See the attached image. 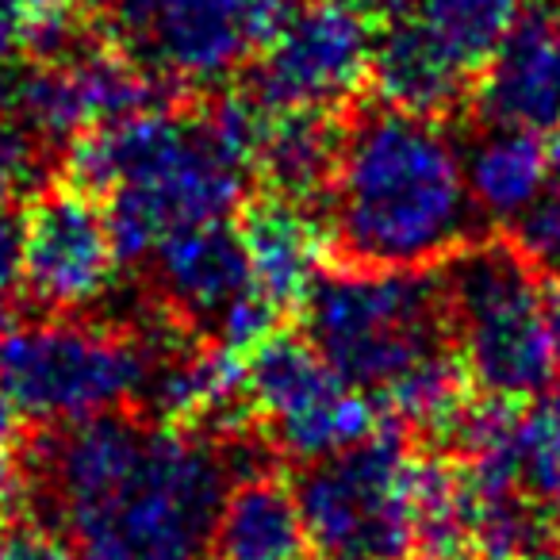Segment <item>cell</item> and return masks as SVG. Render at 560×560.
<instances>
[{
  "mask_svg": "<svg viewBox=\"0 0 560 560\" xmlns=\"http://www.w3.org/2000/svg\"><path fill=\"white\" fill-rule=\"evenodd\" d=\"M27 468L35 511L78 560H211L234 488L219 438L124 411L47 427Z\"/></svg>",
  "mask_w": 560,
  "mask_h": 560,
  "instance_id": "1",
  "label": "cell"
},
{
  "mask_svg": "<svg viewBox=\"0 0 560 560\" xmlns=\"http://www.w3.org/2000/svg\"><path fill=\"white\" fill-rule=\"evenodd\" d=\"M335 249L353 265L434 269L472 242L465 154L442 119L381 104L346 135L327 192Z\"/></svg>",
  "mask_w": 560,
  "mask_h": 560,
  "instance_id": "2",
  "label": "cell"
},
{
  "mask_svg": "<svg viewBox=\"0 0 560 560\" xmlns=\"http://www.w3.org/2000/svg\"><path fill=\"white\" fill-rule=\"evenodd\" d=\"M70 185L108 200L119 261H150L173 231L231 219L246 203V173L215 154L200 116L173 108L112 119L73 139Z\"/></svg>",
  "mask_w": 560,
  "mask_h": 560,
  "instance_id": "3",
  "label": "cell"
},
{
  "mask_svg": "<svg viewBox=\"0 0 560 560\" xmlns=\"http://www.w3.org/2000/svg\"><path fill=\"white\" fill-rule=\"evenodd\" d=\"M307 338L346 384L381 396L419 358L445 346L450 307L430 269H327L304 304Z\"/></svg>",
  "mask_w": 560,
  "mask_h": 560,
  "instance_id": "4",
  "label": "cell"
},
{
  "mask_svg": "<svg viewBox=\"0 0 560 560\" xmlns=\"http://www.w3.org/2000/svg\"><path fill=\"white\" fill-rule=\"evenodd\" d=\"M442 272L450 330L476 388L522 404L549 392L557 369L545 327V284L514 242H468Z\"/></svg>",
  "mask_w": 560,
  "mask_h": 560,
  "instance_id": "5",
  "label": "cell"
},
{
  "mask_svg": "<svg viewBox=\"0 0 560 560\" xmlns=\"http://www.w3.org/2000/svg\"><path fill=\"white\" fill-rule=\"evenodd\" d=\"M154 361L150 335L58 315L0 335V396L24 419L70 427L147 396Z\"/></svg>",
  "mask_w": 560,
  "mask_h": 560,
  "instance_id": "6",
  "label": "cell"
},
{
  "mask_svg": "<svg viewBox=\"0 0 560 560\" xmlns=\"http://www.w3.org/2000/svg\"><path fill=\"white\" fill-rule=\"evenodd\" d=\"M415 457L384 422L369 442L307 465L296 480L315 560H407L415 552Z\"/></svg>",
  "mask_w": 560,
  "mask_h": 560,
  "instance_id": "7",
  "label": "cell"
},
{
  "mask_svg": "<svg viewBox=\"0 0 560 560\" xmlns=\"http://www.w3.org/2000/svg\"><path fill=\"white\" fill-rule=\"evenodd\" d=\"M116 47L177 89H223L272 39L292 0H89Z\"/></svg>",
  "mask_w": 560,
  "mask_h": 560,
  "instance_id": "8",
  "label": "cell"
},
{
  "mask_svg": "<svg viewBox=\"0 0 560 560\" xmlns=\"http://www.w3.org/2000/svg\"><path fill=\"white\" fill-rule=\"evenodd\" d=\"M246 399L277 453L300 465L353 450L388 422L373 392L346 384L312 338L284 330L246 358Z\"/></svg>",
  "mask_w": 560,
  "mask_h": 560,
  "instance_id": "9",
  "label": "cell"
},
{
  "mask_svg": "<svg viewBox=\"0 0 560 560\" xmlns=\"http://www.w3.org/2000/svg\"><path fill=\"white\" fill-rule=\"evenodd\" d=\"M376 20L365 0H292L242 85L272 112H342L373 78Z\"/></svg>",
  "mask_w": 560,
  "mask_h": 560,
  "instance_id": "10",
  "label": "cell"
},
{
  "mask_svg": "<svg viewBox=\"0 0 560 560\" xmlns=\"http://www.w3.org/2000/svg\"><path fill=\"white\" fill-rule=\"evenodd\" d=\"M12 108L39 139L58 147L112 119L177 108V85L116 43H85L55 62H35V70L20 78Z\"/></svg>",
  "mask_w": 560,
  "mask_h": 560,
  "instance_id": "11",
  "label": "cell"
},
{
  "mask_svg": "<svg viewBox=\"0 0 560 560\" xmlns=\"http://www.w3.org/2000/svg\"><path fill=\"white\" fill-rule=\"evenodd\" d=\"M20 269L24 292L43 312L73 315L108 296L119 254L96 196L78 185H50L27 200Z\"/></svg>",
  "mask_w": 560,
  "mask_h": 560,
  "instance_id": "12",
  "label": "cell"
},
{
  "mask_svg": "<svg viewBox=\"0 0 560 560\" xmlns=\"http://www.w3.org/2000/svg\"><path fill=\"white\" fill-rule=\"evenodd\" d=\"M483 127L549 131L560 119V0H526L483 73L476 78Z\"/></svg>",
  "mask_w": 560,
  "mask_h": 560,
  "instance_id": "13",
  "label": "cell"
},
{
  "mask_svg": "<svg viewBox=\"0 0 560 560\" xmlns=\"http://www.w3.org/2000/svg\"><path fill=\"white\" fill-rule=\"evenodd\" d=\"M234 226L246 246L254 289L284 315L304 312L335 254L327 215H319L312 203L261 192L242 203Z\"/></svg>",
  "mask_w": 560,
  "mask_h": 560,
  "instance_id": "14",
  "label": "cell"
},
{
  "mask_svg": "<svg viewBox=\"0 0 560 560\" xmlns=\"http://www.w3.org/2000/svg\"><path fill=\"white\" fill-rule=\"evenodd\" d=\"M150 265L162 304L185 323H215L231 300L254 289L246 246L231 219L180 226L162 238Z\"/></svg>",
  "mask_w": 560,
  "mask_h": 560,
  "instance_id": "15",
  "label": "cell"
},
{
  "mask_svg": "<svg viewBox=\"0 0 560 560\" xmlns=\"http://www.w3.org/2000/svg\"><path fill=\"white\" fill-rule=\"evenodd\" d=\"M369 85L381 104L427 119L453 116L476 93L472 73H465L438 47L415 12L384 20V32L376 35Z\"/></svg>",
  "mask_w": 560,
  "mask_h": 560,
  "instance_id": "16",
  "label": "cell"
},
{
  "mask_svg": "<svg viewBox=\"0 0 560 560\" xmlns=\"http://www.w3.org/2000/svg\"><path fill=\"white\" fill-rule=\"evenodd\" d=\"M346 135H350V124L342 112H272L269 131L257 150L254 177L265 185V192L323 208L330 185H335L338 162H342Z\"/></svg>",
  "mask_w": 560,
  "mask_h": 560,
  "instance_id": "17",
  "label": "cell"
},
{
  "mask_svg": "<svg viewBox=\"0 0 560 560\" xmlns=\"http://www.w3.org/2000/svg\"><path fill=\"white\" fill-rule=\"evenodd\" d=\"M312 552L296 488L272 472L238 476L219 518L211 560H304Z\"/></svg>",
  "mask_w": 560,
  "mask_h": 560,
  "instance_id": "18",
  "label": "cell"
},
{
  "mask_svg": "<svg viewBox=\"0 0 560 560\" xmlns=\"http://www.w3.org/2000/svg\"><path fill=\"white\" fill-rule=\"evenodd\" d=\"M552 158L537 131L483 127L465 154V185L476 215L491 223H514L552 185Z\"/></svg>",
  "mask_w": 560,
  "mask_h": 560,
  "instance_id": "19",
  "label": "cell"
},
{
  "mask_svg": "<svg viewBox=\"0 0 560 560\" xmlns=\"http://www.w3.org/2000/svg\"><path fill=\"white\" fill-rule=\"evenodd\" d=\"M472 373L465 358L450 346H438L427 358H419L399 381H392L381 392V407L396 427L415 430V434L450 438L465 407L472 404Z\"/></svg>",
  "mask_w": 560,
  "mask_h": 560,
  "instance_id": "20",
  "label": "cell"
},
{
  "mask_svg": "<svg viewBox=\"0 0 560 560\" xmlns=\"http://www.w3.org/2000/svg\"><path fill=\"white\" fill-rule=\"evenodd\" d=\"M415 552L422 560H472V503L460 460L415 457Z\"/></svg>",
  "mask_w": 560,
  "mask_h": 560,
  "instance_id": "21",
  "label": "cell"
},
{
  "mask_svg": "<svg viewBox=\"0 0 560 560\" xmlns=\"http://www.w3.org/2000/svg\"><path fill=\"white\" fill-rule=\"evenodd\" d=\"M522 9L526 0H422L415 16L460 70L480 78Z\"/></svg>",
  "mask_w": 560,
  "mask_h": 560,
  "instance_id": "22",
  "label": "cell"
},
{
  "mask_svg": "<svg viewBox=\"0 0 560 560\" xmlns=\"http://www.w3.org/2000/svg\"><path fill=\"white\" fill-rule=\"evenodd\" d=\"M50 177V142L24 119L0 116V208L35 200Z\"/></svg>",
  "mask_w": 560,
  "mask_h": 560,
  "instance_id": "23",
  "label": "cell"
},
{
  "mask_svg": "<svg viewBox=\"0 0 560 560\" xmlns=\"http://www.w3.org/2000/svg\"><path fill=\"white\" fill-rule=\"evenodd\" d=\"M511 242L537 269V277L560 280V177L537 196V203L511 223Z\"/></svg>",
  "mask_w": 560,
  "mask_h": 560,
  "instance_id": "24",
  "label": "cell"
},
{
  "mask_svg": "<svg viewBox=\"0 0 560 560\" xmlns=\"http://www.w3.org/2000/svg\"><path fill=\"white\" fill-rule=\"evenodd\" d=\"M280 319H284V312H280L272 300H265L257 289H249L219 312V319L211 323V330H215L219 346H226V350H234V353H246L249 358L257 346L269 342V338L277 335Z\"/></svg>",
  "mask_w": 560,
  "mask_h": 560,
  "instance_id": "25",
  "label": "cell"
},
{
  "mask_svg": "<svg viewBox=\"0 0 560 560\" xmlns=\"http://www.w3.org/2000/svg\"><path fill=\"white\" fill-rule=\"evenodd\" d=\"M20 249H24V219L9 208H0V335L12 330V300L24 289V269H20Z\"/></svg>",
  "mask_w": 560,
  "mask_h": 560,
  "instance_id": "26",
  "label": "cell"
},
{
  "mask_svg": "<svg viewBox=\"0 0 560 560\" xmlns=\"http://www.w3.org/2000/svg\"><path fill=\"white\" fill-rule=\"evenodd\" d=\"M0 560H78L73 549L47 526H24L16 534H4Z\"/></svg>",
  "mask_w": 560,
  "mask_h": 560,
  "instance_id": "27",
  "label": "cell"
},
{
  "mask_svg": "<svg viewBox=\"0 0 560 560\" xmlns=\"http://www.w3.org/2000/svg\"><path fill=\"white\" fill-rule=\"evenodd\" d=\"M39 0H0V62L24 55Z\"/></svg>",
  "mask_w": 560,
  "mask_h": 560,
  "instance_id": "28",
  "label": "cell"
},
{
  "mask_svg": "<svg viewBox=\"0 0 560 560\" xmlns=\"http://www.w3.org/2000/svg\"><path fill=\"white\" fill-rule=\"evenodd\" d=\"M16 407L0 396V495H9L16 488L20 465H24V445H20V427H16Z\"/></svg>",
  "mask_w": 560,
  "mask_h": 560,
  "instance_id": "29",
  "label": "cell"
},
{
  "mask_svg": "<svg viewBox=\"0 0 560 560\" xmlns=\"http://www.w3.org/2000/svg\"><path fill=\"white\" fill-rule=\"evenodd\" d=\"M545 327H549L552 369L560 376V280H545Z\"/></svg>",
  "mask_w": 560,
  "mask_h": 560,
  "instance_id": "30",
  "label": "cell"
},
{
  "mask_svg": "<svg viewBox=\"0 0 560 560\" xmlns=\"http://www.w3.org/2000/svg\"><path fill=\"white\" fill-rule=\"evenodd\" d=\"M369 9L376 12L381 20H392V16H407V12L422 9V0H365Z\"/></svg>",
  "mask_w": 560,
  "mask_h": 560,
  "instance_id": "31",
  "label": "cell"
},
{
  "mask_svg": "<svg viewBox=\"0 0 560 560\" xmlns=\"http://www.w3.org/2000/svg\"><path fill=\"white\" fill-rule=\"evenodd\" d=\"M16 85H20V73L9 62H0V108L16 104Z\"/></svg>",
  "mask_w": 560,
  "mask_h": 560,
  "instance_id": "32",
  "label": "cell"
},
{
  "mask_svg": "<svg viewBox=\"0 0 560 560\" xmlns=\"http://www.w3.org/2000/svg\"><path fill=\"white\" fill-rule=\"evenodd\" d=\"M545 147H549V158H552V170L560 173V119L545 131Z\"/></svg>",
  "mask_w": 560,
  "mask_h": 560,
  "instance_id": "33",
  "label": "cell"
},
{
  "mask_svg": "<svg viewBox=\"0 0 560 560\" xmlns=\"http://www.w3.org/2000/svg\"><path fill=\"white\" fill-rule=\"evenodd\" d=\"M529 560H560V534H552L541 549L529 552Z\"/></svg>",
  "mask_w": 560,
  "mask_h": 560,
  "instance_id": "34",
  "label": "cell"
},
{
  "mask_svg": "<svg viewBox=\"0 0 560 560\" xmlns=\"http://www.w3.org/2000/svg\"><path fill=\"white\" fill-rule=\"evenodd\" d=\"M0 552H4V529H0Z\"/></svg>",
  "mask_w": 560,
  "mask_h": 560,
  "instance_id": "35",
  "label": "cell"
}]
</instances>
